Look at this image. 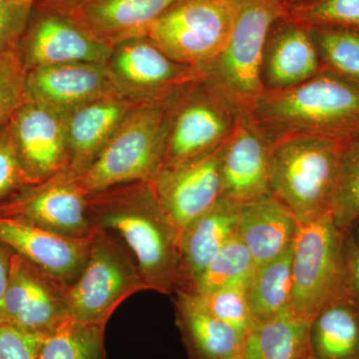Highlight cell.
Returning a JSON list of instances; mask_svg holds the SVG:
<instances>
[{"mask_svg": "<svg viewBox=\"0 0 359 359\" xmlns=\"http://www.w3.org/2000/svg\"><path fill=\"white\" fill-rule=\"evenodd\" d=\"M94 229L112 231L132 252L148 290L181 287V229L158 202L150 184L114 187L88 196Z\"/></svg>", "mask_w": 359, "mask_h": 359, "instance_id": "obj_1", "label": "cell"}, {"mask_svg": "<svg viewBox=\"0 0 359 359\" xmlns=\"http://www.w3.org/2000/svg\"><path fill=\"white\" fill-rule=\"evenodd\" d=\"M250 114L275 142L308 135L346 143L359 135V86L321 69L290 88L264 91Z\"/></svg>", "mask_w": 359, "mask_h": 359, "instance_id": "obj_2", "label": "cell"}, {"mask_svg": "<svg viewBox=\"0 0 359 359\" xmlns=\"http://www.w3.org/2000/svg\"><path fill=\"white\" fill-rule=\"evenodd\" d=\"M176 92L137 103L98 157L78 175L87 195L152 180L164 163L170 107Z\"/></svg>", "mask_w": 359, "mask_h": 359, "instance_id": "obj_3", "label": "cell"}, {"mask_svg": "<svg viewBox=\"0 0 359 359\" xmlns=\"http://www.w3.org/2000/svg\"><path fill=\"white\" fill-rule=\"evenodd\" d=\"M344 145L308 135H290L276 141L269 161V192L299 224L330 214Z\"/></svg>", "mask_w": 359, "mask_h": 359, "instance_id": "obj_4", "label": "cell"}, {"mask_svg": "<svg viewBox=\"0 0 359 359\" xmlns=\"http://www.w3.org/2000/svg\"><path fill=\"white\" fill-rule=\"evenodd\" d=\"M237 18L218 57L199 68L201 76L241 113H250L264 92L261 81L264 43L271 25L287 13L280 0H238Z\"/></svg>", "mask_w": 359, "mask_h": 359, "instance_id": "obj_5", "label": "cell"}, {"mask_svg": "<svg viewBox=\"0 0 359 359\" xmlns=\"http://www.w3.org/2000/svg\"><path fill=\"white\" fill-rule=\"evenodd\" d=\"M148 290L136 259L112 231L95 229L86 264L69 285V318L106 327L128 297Z\"/></svg>", "mask_w": 359, "mask_h": 359, "instance_id": "obj_6", "label": "cell"}, {"mask_svg": "<svg viewBox=\"0 0 359 359\" xmlns=\"http://www.w3.org/2000/svg\"><path fill=\"white\" fill-rule=\"evenodd\" d=\"M238 9V0H176L146 36L177 62L201 68L224 50Z\"/></svg>", "mask_w": 359, "mask_h": 359, "instance_id": "obj_7", "label": "cell"}, {"mask_svg": "<svg viewBox=\"0 0 359 359\" xmlns=\"http://www.w3.org/2000/svg\"><path fill=\"white\" fill-rule=\"evenodd\" d=\"M344 231L330 214L301 224L292 250L290 313L311 321L341 292Z\"/></svg>", "mask_w": 359, "mask_h": 359, "instance_id": "obj_8", "label": "cell"}, {"mask_svg": "<svg viewBox=\"0 0 359 359\" xmlns=\"http://www.w3.org/2000/svg\"><path fill=\"white\" fill-rule=\"evenodd\" d=\"M242 114L202 77L184 85L177 90L170 107L163 166L221 147Z\"/></svg>", "mask_w": 359, "mask_h": 359, "instance_id": "obj_9", "label": "cell"}, {"mask_svg": "<svg viewBox=\"0 0 359 359\" xmlns=\"http://www.w3.org/2000/svg\"><path fill=\"white\" fill-rule=\"evenodd\" d=\"M112 49L75 20L67 7L54 1L44 4L30 16L18 47L26 72L65 63L106 65Z\"/></svg>", "mask_w": 359, "mask_h": 359, "instance_id": "obj_10", "label": "cell"}, {"mask_svg": "<svg viewBox=\"0 0 359 359\" xmlns=\"http://www.w3.org/2000/svg\"><path fill=\"white\" fill-rule=\"evenodd\" d=\"M0 215L74 238H88L95 229L88 215V195L69 166L41 183L27 186L0 205Z\"/></svg>", "mask_w": 359, "mask_h": 359, "instance_id": "obj_11", "label": "cell"}, {"mask_svg": "<svg viewBox=\"0 0 359 359\" xmlns=\"http://www.w3.org/2000/svg\"><path fill=\"white\" fill-rule=\"evenodd\" d=\"M69 285L18 255L11 259L0 325L39 337L69 318Z\"/></svg>", "mask_w": 359, "mask_h": 359, "instance_id": "obj_12", "label": "cell"}, {"mask_svg": "<svg viewBox=\"0 0 359 359\" xmlns=\"http://www.w3.org/2000/svg\"><path fill=\"white\" fill-rule=\"evenodd\" d=\"M106 65L123 95L138 102L165 98L202 77L198 68L170 58L148 36L115 45Z\"/></svg>", "mask_w": 359, "mask_h": 359, "instance_id": "obj_13", "label": "cell"}, {"mask_svg": "<svg viewBox=\"0 0 359 359\" xmlns=\"http://www.w3.org/2000/svg\"><path fill=\"white\" fill-rule=\"evenodd\" d=\"M221 147L164 165L149 182L158 202L181 231L223 198Z\"/></svg>", "mask_w": 359, "mask_h": 359, "instance_id": "obj_14", "label": "cell"}, {"mask_svg": "<svg viewBox=\"0 0 359 359\" xmlns=\"http://www.w3.org/2000/svg\"><path fill=\"white\" fill-rule=\"evenodd\" d=\"M7 128L28 186L41 183L69 165L63 113L25 100Z\"/></svg>", "mask_w": 359, "mask_h": 359, "instance_id": "obj_15", "label": "cell"}, {"mask_svg": "<svg viewBox=\"0 0 359 359\" xmlns=\"http://www.w3.org/2000/svg\"><path fill=\"white\" fill-rule=\"evenodd\" d=\"M276 142L250 113H243L219 149L223 197L238 205L271 196L269 161Z\"/></svg>", "mask_w": 359, "mask_h": 359, "instance_id": "obj_16", "label": "cell"}, {"mask_svg": "<svg viewBox=\"0 0 359 359\" xmlns=\"http://www.w3.org/2000/svg\"><path fill=\"white\" fill-rule=\"evenodd\" d=\"M91 236L67 237L0 215V242L33 266L69 285L86 264Z\"/></svg>", "mask_w": 359, "mask_h": 359, "instance_id": "obj_17", "label": "cell"}, {"mask_svg": "<svg viewBox=\"0 0 359 359\" xmlns=\"http://www.w3.org/2000/svg\"><path fill=\"white\" fill-rule=\"evenodd\" d=\"M25 94L26 100L65 114L89 101L122 93L116 86L107 65L73 62L28 71Z\"/></svg>", "mask_w": 359, "mask_h": 359, "instance_id": "obj_18", "label": "cell"}, {"mask_svg": "<svg viewBox=\"0 0 359 359\" xmlns=\"http://www.w3.org/2000/svg\"><path fill=\"white\" fill-rule=\"evenodd\" d=\"M323 69L306 26L287 13L271 25L264 43L261 81L264 91H278L306 81Z\"/></svg>", "mask_w": 359, "mask_h": 359, "instance_id": "obj_19", "label": "cell"}, {"mask_svg": "<svg viewBox=\"0 0 359 359\" xmlns=\"http://www.w3.org/2000/svg\"><path fill=\"white\" fill-rule=\"evenodd\" d=\"M138 101L123 94L104 96L65 114L69 166L78 175L98 157Z\"/></svg>", "mask_w": 359, "mask_h": 359, "instance_id": "obj_20", "label": "cell"}, {"mask_svg": "<svg viewBox=\"0 0 359 359\" xmlns=\"http://www.w3.org/2000/svg\"><path fill=\"white\" fill-rule=\"evenodd\" d=\"M175 1L83 0L67 8L88 32L113 48L126 40L146 36L156 20Z\"/></svg>", "mask_w": 359, "mask_h": 359, "instance_id": "obj_21", "label": "cell"}, {"mask_svg": "<svg viewBox=\"0 0 359 359\" xmlns=\"http://www.w3.org/2000/svg\"><path fill=\"white\" fill-rule=\"evenodd\" d=\"M241 205L222 198L181 231V287L187 292L224 245L237 237Z\"/></svg>", "mask_w": 359, "mask_h": 359, "instance_id": "obj_22", "label": "cell"}, {"mask_svg": "<svg viewBox=\"0 0 359 359\" xmlns=\"http://www.w3.org/2000/svg\"><path fill=\"white\" fill-rule=\"evenodd\" d=\"M299 226L294 214L271 195L241 205L237 237L257 268L290 250Z\"/></svg>", "mask_w": 359, "mask_h": 359, "instance_id": "obj_23", "label": "cell"}, {"mask_svg": "<svg viewBox=\"0 0 359 359\" xmlns=\"http://www.w3.org/2000/svg\"><path fill=\"white\" fill-rule=\"evenodd\" d=\"M174 306L188 359H224L242 353L245 337L218 320L199 295L178 290Z\"/></svg>", "mask_w": 359, "mask_h": 359, "instance_id": "obj_24", "label": "cell"}, {"mask_svg": "<svg viewBox=\"0 0 359 359\" xmlns=\"http://www.w3.org/2000/svg\"><path fill=\"white\" fill-rule=\"evenodd\" d=\"M313 359H359V306L339 294L309 321Z\"/></svg>", "mask_w": 359, "mask_h": 359, "instance_id": "obj_25", "label": "cell"}, {"mask_svg": "<svg viewBox=\"0 0 359 359\" xmlns=\"http://www.w3.org/2000/svg\"><path fill=\"white\" fill-rule=\"evenodd\" d=\"M244 359H313L309 320L287 313L257 323L245 335Z\"/></svg>", "mask_w": 359, "mask_h": 359, "instance_id": "obj_26", "label": "cell"}, {"mask_svg": "<svg viewBox=\"0 0 359 359\" xmlns=\"http://www.w3.org/2000/svg\"><path fill=\"white\" fill-rule=\"evenodd\" d=\"M294 245L273 261L257 266L245 287L250 313L256 323L290 313Z\"/></svg>", "mask_w": 359, "mask_h": 359, "instance_id": "obj_27", "label": "cell"}, {"mask_svg": "<svg viewBox=\"0 0 359 359\" xmlns=\"http://www.w3.org/2000/svg\"><path fill=\"white\" fill-rule=\"evenodd\" d=\"M105 327L67 318L37 337V359H107Z\"/></svg>", "mask_w": 359, "mask_h": 359, "instance_id": "obj_28", "label": "cell"}, {"mask_svg": "<svg viewBox=\"0 0 359 359\" xmlns=\"http://www.w3.org/2000/svg\"><path fill=\"white\" fill-rule=\"evenodd\" d=\"M309 29L323 69L359 86V29L342 27Z\"/></svg>", "mask_w": 359, "mask_h": 359, "instance_id": "obj_29", "label": "cell"}, {"mask_svg": "<svg viewBox=\"0 0 359 359\" xmlns=\"http://www.w3.org/2000/svg\"><path fill=\"white\" fill-rule=\"evenodd\" d=\"M257 266L238 237L224 245L186 292L204 295L233 285H248Z\"/></svg>", "mask_w": 359, "mask_h": 359, "instance_id": "obj_30", "label": "cell"}, {"mask_svg": "<svg viewBox=\"0 0 359 359\" xmlns=\"http://www.w3.org/2000/svg\"><path fill=\"white\" fill-rule=\"evenodd\" d=\"M330 216L341 231L359 221V135L342 146Z\"/></svg>", "mask_w": 359, "mask_h": 359, "instance_id": "obj_31", "label": "cell"}, {"mask_svg": "<svg viewBox=\"0 0 359 359\" xmlns=\"http://www.w3.org/2000/svg\"><path fill=\"white\" fill-rule=\"evenodd\" d=\"M287 16L306 27L359 29V0H294Z\"/></svg>", "mask_w": 359, "mask_h": 359, "instance_id": "obj_32", "label": "cell"}, {"mask_svg": "<svg viewBox=\"0 0 359 359\" xmlns=\"http://www.w3.org/2000/svg\"><path fill=\"white\" fill-rule=\"evenodd\" d=\"M247 285H233L214 290L210 294L199 295L218 320L245 337L257 325L248 302Z\"/></svg>", "mask_w": 359, "mask_h": 359, "instance_id": "obj_33", "label": "cell"}, {"mask_svg": "<svg viewBox=\"0 0 359 359\" xmlns=\"http://www.w3.org/2000/svg\"><path fill=\"white\" fill-rule=\"evenodd\" d=\"M26 74L18 49L0 53V131L25 102Z\"/></svg>", "mask_w": 359, "mask_h": 359, "instance_id": "obj_34", "label": "cell"}, {"mask_svg": "<svg viewBox=\"0 0 359 359\" xmlns=\"http://www.w3.org/2000/svg\"><path fill=\"white\" fill-rule=\"evenodd\" d=\"M28 186L9 130L0 131V205Z\"/></svg>", "mask_w": 359, "mask_h": 359, "instance_id": "obj_35", "label": "cell"}, {"mask_svg": "<svg viewBox=\"0 0 359 359\" xmlns=\"http://www.w3.org/2000/svg\"><path fill=\"white\" fill-rule=\"evenodd\" d=\"M359 306V221L344 231L341 292Z\"/></svg>", "mask_w": 359, "mask_h": 359, "instance_id": "obj_36", "label": "cell"}, {"mask_svg": "<svg viewBox=\"0 0 359 359\" xmlns=\"http://www.w3.org/2000/svg\"><path fill=\"white\" fill-rule=\"evenodd\" d=\"M32 13H25L11 4L0 0V53L18 49Z\"/></svg>", "mask_w": 359, "mask_h": 359, "instance_id": "obj_37", "label": "cell"}, {"mask_svg": "<svg viewBox=\"0 0 359 359\" xmlns=\"http://www.w3.org/2000/svg\"><path fill=\"white\" fill-rule=\"evenodd\" d=\"M0 359H37V337L0 325Z\"/></svg>", "mask_w": 359, "mask_h": 359, "instance_id": "obj_38", "label": "cell"}, {"mask_svg": "<svg viewBox=\"0 0 359 359\" xmlns=\"http://www.w3.org/2000/svg\"><path fill=\"white\" fill-rule=\"evenodd\" d=\"M14 252L4 243L0 242V323L2 320V308L11 275V259Z\"/></svg>", "mask_w": 359, "mask_h": 359, "instance_id": "obj_39", "label": "cell"}, {"mask_svg": "<svg viewBox=\"0 0 359 359\" xmlns=\"http://www.w3.org/2000/svg\"><path fill=\"white\" fill-rule=\"evenodd\" d=\"M11 2L21 11L32 13L33 7L37 4V0H11Z\"/></svg>", "mask_w": 359, "mask_h": 359, "instance_id": "obj_40", "label": "cell"}, {"mask_svg": "<svg viewBox=\"0 0 359 359\" xmlns=\"http://www.w3.org/2000/svg\"><path fill=\"white\" fill-rule=\"evenodd\" d=\"M52 1L56 2V4H61V6L70 7L75 6V4H79V2L83 1V0H52Z\"/></svg>", "mask_w": 359, "mask_h": 359, "instance_id": "obj_41", "label": "cell"}, {"mask_svg": "<svg viewBox=\"0 0 359 359\" xmlns=\"http://www.w3.org/2000/svg\"><path fill=\"white\" fill-rule=\"evenodd\" d=\"M224 359H244V358H243L242 353H240V354H237V355L230 356V358H226Z\"/></svg>", "mask_w": 359, "mask_h": 359, "instance_id": "obj_42", "label": "cell"}, {"mask_svg": "<svg viewBox=\"0 0 359 359\" xmlns=\"http://www.w3.org/2000/svg\"><path fill=\"white\" fill-rule=\"evenodd\" d=\"M280 1L283 2V4H285V6H289V4H292V2H294V0H280Z\"/></svg>", "mask_w": 359, "mask_h": 359, "instance_id": "obj_43", "label": "cell"}]
</instances>
